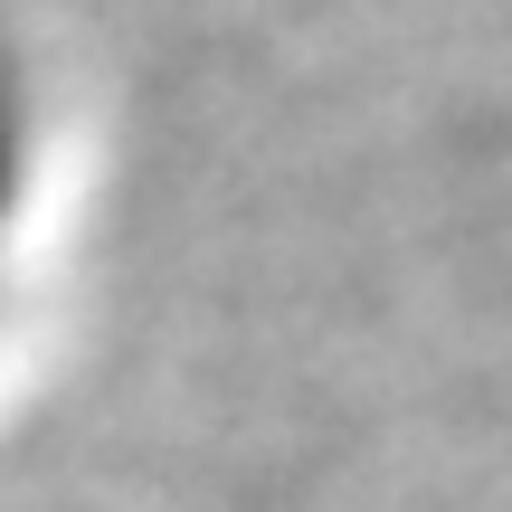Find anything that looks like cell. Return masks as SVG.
I'll return each instance as SVG.
<instances>
[{"instance_id":"6da1fadb","label":"cell","mask_w":512,"mask_h":512,"mask_svg":"<svg viewBox=\"0 0 512 512\" xmlns=\"http://www.w3.org/2000/svg\"><path fill=\"white\" fill-rule=\"evenodd\" d=\"M19 200H29V124H19V95L0 76V266H10V238H19Z\"/></svg>"}]
</instances>
